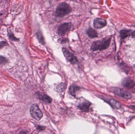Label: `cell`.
<instances>
[{
    "label": "cell",
    "mask_w": 135,
    "mask_h": 134,
    "mask_svg": "<svg viewBox=\"0 0 135 134\" xmlns=\"http://www.w3.org/2000/svg\"><path fill=\"white\" fill-rule=\"evenodd\" d=\"M111 37H106L102 40L94 41L91 45V49L93 51L103 50L107 49L110 46Z\"/></svg>",
    "instance_id": "6da1fadb"
},
{
    "label": "cell",
    "mask_w": 135,
    "mask_h": 134,
    "mask_svg": "<svg viewBox=\"0 0 135 134\" xmlns=\"http://www.w3.org/2000/svg\"><path fill=\"white\" fill-rule=\"evenodd\" d=\"M72 8L66 3H63L58 6L55 12V16L58 17H63L70 13L72 11Z\"/></svg>",
    "instance_id": "7a4b0ae2"
},
{
    "label": "cell",
    "mask_w": 135,
    "mask_h": 134,
    "mask_svg": "<svg viewBox=\"0 0 135 134\" xmlns=\"http://www.w3.org/2000/svg\"><path fill=\"white\" fill-rule=\"evenodd\" d=\"M30 112L32 117L36 120H40L42 117V113L40 110L37 104H34L31 105Z\"/></svg>",
    "instance_id": "3957f363"
},
{
    "label": "cell",
    "mask_w": 135,
    "mask_h": 134,
    "mask_svg": "<svg viewBox=\"0 0 135 134\" xmlns=\"http://www.w3.org/2000/svg\"><path fill=\"white\" fill-rule=\"evenodd\" d=\"M71 23H66L61 25L58 28V34L59 36H63L69 32L72 28Z\"/></svg>",
    "instance_id": "277c9868"
},
{
    "label": "cell",
    "mask_w": 135,
    "mask_h": 134,
    "mask_svg": "<svg viewBox=\"0 0 135 134\" xmlns=\"http://www.w3.org/2000/svg\"><path fill=\"white\" fill-rule=\"evenodd\" d=\"M62 51L64 55L71 64L74 65L78 63V59L73 54L70 52L68 50H67V49L65 48H62Z\"/></svg>",
    "instance_id": "5b68a950"
},
{
    "label": "cell",
    "mask_w": 135,
    "mask_h": 134,
    "mask_svg": "<svg viewBox=\"0 0 135 134\" xmlns=\"http://www.w3.org/2000/svg\"><path fill=\"white\" fill-rule=\"evenodd\" d=\"M112 90L115 94L124 99H130L132 98V95L129 92L121 88H113Z\"/></svg>",
    "instance_id": "8992f818"
},
{
    "label": "cell",
    "mask_w": 135,
    "mask_h": 134,
    "mask_svg": "<svg viewBox=\"0 0 135 134\" xmlns=\"http://www.w3.org/2000/svg\"><path fill=\"white\" fill-rule=\"evenodd\" d=\"M93 25L95 28L101 29L106 25L107 21L104 18H95L94 20Z\"/></svg>",
    "instance_id": "52a82bcc"
},
{
    "label": "cell",
    "mask_w": 135,
    "mask_h": 134,
    "mask_svg": "<svg viewBox=\"0 0 135 134\" xmlns=\"http://www.w3.org/2000/svg\"><path fill=\"white\" fill-rule=\"evenodd\" d=\"M122 85L128 89H133L135 86V83L132 80L128 78H125L122 82Z\"/></svg>",
    "instance_id": "ba28073f"
},
{
    "label": "cell",
    "mask_w": 135,
    "mask_h": 134,
    "mask_svg": "<svg viewBox=\"0 0 135 134\" xmlns=\"http://www.w3.org/2000/svg\"><path fill=\"white\" fill-rule=\"evenodd\" d=\"M36 94L38 98H39L40 100L43 101L44 102L50 103L52 102L51 98L46 94L42 92H38Z\"/></svg>",
    "instance_id": "9c48e42d"
},
{
    "label": "cell",
    "mask_w": 135,
    "mask_h": 134,
    "mask_svg": "<svg viewBox=\"0 0 135 134\" xmlns=\"http://www.w3.org/2000/svg\"><path fill=\"white\" fill-rule=\"evenodd\" d=\"M90 103L88 102H83L79 105L81 109L84 112H88L90 111Z\"/></svg>",
    "instance_id": "30bf717a"
},
{
    "label": "cell",
    "mask_w": 135,
    "mask_h": 134,
    "mask_svg": "<svg viewBox=\"0 0 135 134\" xmlns=\"http://www.w3.org/2000/svg\"><path fill=\"white\" fill-rule=\"evenodd\" d=\"M80 90V88L75 85H72L70 86L69 89V92L70 94L73 97L76 96L77 93Z\"/></svg>",
    "instance_id": "8fae6325"
},
{
    "label": "cell",
    "mask_w": 135,
    "mask_h": 134,
    "mask_svg": "<svg viewBox=\"0 0 135 134\" xmlns=\"http://www.w3.org/2000/svg\"><path fill=\"white\" fill-rule=\"evenodd\" d=\"M87 32L88 35L91 38H95L98 37L97 32L95 29H93L92 28H88L87 30Z\"/></svg>",
    "instance_id": "7c38bea8"
},
{
    "label": "cell",
    "mask_w": 135,
    "mask_h": 134,
    "mask_svg": "<svg viewBox=\"0 0 135 134\" xmlns=\"http://www.w3.org/2000/svg\"><path fill=\"white\" fill-rule=\"evenodd\" d=\"M109 102L110 103V104L112 105L114 108H115L116 109H121V105L120 103L117 101L116 100H113V99H110Z\"/></svg>",
    "instance_id": "4fadbf2b"
},
{
    "label": "cell",
    "mask_w": 135,
    "mask_h": 134,
    "mask_svg": "<svg viewBox=\"0 0 135 134\" xmlns=\"http://www.w3.org/2000/svg\"><path fill=\"white\" fill-rule=\"evenodd\" d=\"M36 36L40 43L41 45H44L45 44V42L42 33L40 31H38L36 33Z\"/></svg>",
    "instance_id": "5bb4252c"
},
{
    "label": "cell",
    "mask_w": 135,
    "mask_h": 134,
    "mask_svg": "<svg viewBox=\"0 0 135 134\" xmlns=\"http://www.w3.org/2000/svg\"><path fill=\"white\" fill-rule=\"evenodd\" d=\"M131 33V31L130 30H124L120 32V36L123 39L129 36Z\"/></svg>",
    "instance_id": "9a60e30c"
},
{
    "label": "cell",
    "mask_w": 135,
    "mask_h": 134,
    "mask_svg": "<svg viewBox=\"0 0 135 134\" xmlns=\"http://www.w3.org/2000/svg\"><path fill=\"white\" fill-rule=\"evenodd\" d=\"M65 84H64V83H61L57 87V90L58 92H62L65 90Z\"/></svg>",
    "instance_id": "2e32d148"
},
{
    "label": "cell",
    "mask_w": 135,
    "mask_h": 134,
    "mask_svg": "<svg viewBox=\"0 0 135 134\" xmlns=\"http://www.w3.org/2000/svg\"><path fill=\"white\" fill-rule=\"evenodd\" d=\"M8 62V60L6 58L0 55V65H4Z\"/></svg>",
    "instance_id": "e0dca14e"
},
{
    "label": "cell",
    "mask_w": 135,
    "mask_h": 134,
    "mask_svg": "<svg viewBox=\"0 0 135 134\" xmlns=\"http://www.w3.org/2000/svg\"><path fill=\"white\" fill-rule=\"evenodd\" d=\"M8 35H9V39L10 40L16 41L19 40L18 39H17L16 37L14 36L13 33L11 32H9Z\"/></svg>",
    "instance_id": "ac0fdd59"
},
{
    "label": "cell",
    "mask_w": 135,
    "mask_h": 134,
    "mask_svg": "<svg viewBox=\"0 0 135 134\" xmlns=\"http://www.w3.org/2000/svg\"><path fill=\"white\" fill-rule=\"evenodd\" d=\"M7 45H8V44L5 41H1L0 42V48H2Z\"/></svg>",
    "instance_id": "d6986e66"
},
{
    "label": "cell",
    "mask_w": 135,
    "mask_h": 134,
    "mask_svg": "<svg viewBox=\"0 0 135 134\" xmlns=\"http://www.w3.org/2000/svg\"><path fill=\"white\" fill-rule=\"evenodd\" d=\"M68 41V39L66 38L62 39V40H61V43H66Z\"/></svg>",
    "instance_id": "ffe728a7"
},
{
    "label": "cell",
    "mask_w": 135,
    "mask_h": 134,
    "mask_svg": "<svg viewBox=\"0 0 135 134\" xmlns=\"http://www.w3.org/2000/svg\"><path fill=\"white\" fill-rule=\"evenodd\" d=\"M26 133H27V131H21L19 134H26Z\"/></svg>",
    "instance_id": "44dd1931"
},
{
    "label": "cell",
    "mask_w": 135,
    "mask_h": 134,
    "mask_svg": "<svg viewBox=\"0 0 135 134\" xmlns=\"http://www.w3.org/2000/svg\"><path fill=\"white\" fill-rule=\"evenodd\" d=\"M132 37L133 38H135V30L132 33Z\"/></svg>",
    "instance_id": "7402d4cb"
},
{
    "label": "cell",
    "mask_w": 135,
    "mask_h": 134,
    "mask_svg": "<svg viewBox=\"0 0 135 134\" xmlns=\"http://www.w3.org/2000/svg\"><path fill=\"white\" fill-rule=\"evenodd\" d=\"M131 107H132V108H133L135 109V106H131Z\"/></svg>",
    "instance_id": "603a6c76"
}]
</instances>
